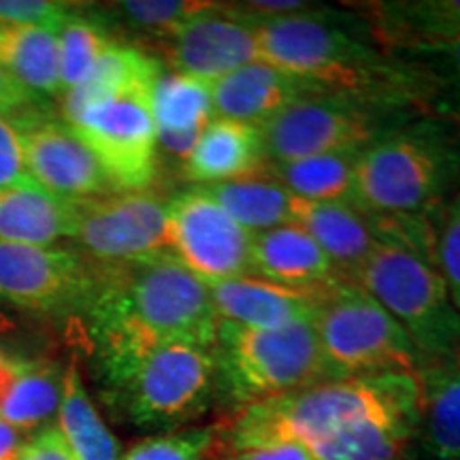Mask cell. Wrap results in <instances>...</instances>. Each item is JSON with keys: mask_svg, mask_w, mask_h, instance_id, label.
Segmentation results:
<instances>
[{"mask_svg": "<svg viewBox=\"0 0 460 460\" xmlns=\"http://www.w3.org/2000/svg\"><path fill=\"white\" fill-rule=\"evenodd\" d=\"M82 318L105 388L163 343L216 345L220 322L209 286L171 252L119 264L94 262V288Z\"/></svg>", "mask_w": 460, "mask_h": 460, "instance_id": "6da1fadb", "label": "cell"}, {"mask_svg": "<svg viewBox=\"0 0 460 460\" xmlns=\"http://www.w3.org/2000/svg\"><path fill=\"white\" fill-rule=\"evenodd\" d=\"M243 20L254 31L258 62L295 75L320 92L356 96L394 109L441 94L429 68L382 54L324 9Z\"/></svg>", "mask_w": 460, "mask_h": 460, "instance_id": "7a4b0ae2", "label": "cell"}, {"mask_svg": "<svg viewBox=\"0 0 460 460\" xmlns=\"http://www.w3.org/2000/svg\"><path fill=\"white\" fill-rule=\"evenodd\" d=\"M420 373L329 379L234 411L228 447L298 444L305 450L352 433L373 420H420Z\"/></svg>", "mask_w": 460, "mask_h": 460, "instance_id": "3957f363", "label": "cell"}, {"mask_svg": "<svg viewBox=\"0 0 460 460\" xmlns=\"http://www.w3.org/2000/svg\"><path fill=\"white\" fill-rule=\"evenodd\" d=\"M460 175V143L435 119L399 124L362 149L352 207L371 220H427Z\"/></svg>", "mask_w": 460, "mask_h": 460, "instance_id": "277c9868", "label": "cell"}, {"mask_svg": "<svg viewBox=\"0 0 460 460\" xmlns=\"http://www.w3.org/2000/svg\"><path fill=\"white\" fill-rule=\"evenodd\" d=\"M376 247L354 273L356 284L407 332L424 362L460 352V314L435 262V245L388 230H373Z\"/></svg>", "mask_w": 460, "mask_h": 460, "instance_id": "5b68a950", "label": "cell"}, {"mask_svg": "<svg viewBox=\"0 0 460 460\" xmlns=\"http://www.w3.org/2000/svg\"><path fill=\"white\" fill-rule=\"evenodd\" d=\"M216 356L220 401H228L234 411L331 379L314 318L284 329H250L220 320Z\"/></svg>", "mask_w": 460, "mask_h": 460, "instance_id": "8992f818", "label": "cell"}, {"mask_svg": "<svg viewBox=\"0 0 460 460\" xmlns=\"http://www.w3.org/2000/svg\"><path fill=\"white\" fill-rule=\"evenodd\" d=\"M107 396L132 427L158 433L186 429L220 401L216 345L199 341L158 345L107 388Z\"/></svg>", "mask_w": 460, "mask_h": 460, "instance_id": "52a82bcc", "label": "cell"}, {"mask_svg": "<svg viewBox=\"0 0 460 460\" xmlns=\"http://www.w3.org/2000/svg\"><path fill=\"white\" fill-rule=\"evenodd\" d=\"M331 379L420 373L427 367L399 322L352 281L337 286L314 315Z\"/></svg>", "mask_w": 460, "mask_h": 460, "instance_id": "ba28073f", "label": "cell"}, {"mask_svg": "<svg viewBox=\"0 0 460 460\" xmlns=\"http://www.w3.org/2000/svg\"><path fill=\"white\" fill-rule=\"evenodd\" d=\"M393 115L402 118L405 111L356 96L314 92L261 126L267 164L360 152L394 128Z\"/></svg>", "mask_w": 460, "mask_h": 460, "instance_id": "9c48e42d", "label": "cell"}, {"mask_svg": "<svg viewBox=\"0 0 460 460\" xmlns=\"http://www.w3.org/2000/svg\"><path fill=\"white\" fill-rule=\"evenodd\" d=\"M154 85L92 102L65 122L105 171L113 192L147 190L156 180L158 137L152 113Z\"/></svg>", "mask_w": 460, "mask_h": 460, "instance_id": "30bf717a", "label": "cell"}, {"mask_svg": "<svg viewBox=\"0 0 460 460\" xmlns=\"http://www.w3.org/2000/svg\"><path fill=\"white\" fill-rule=\"evenodd\" d=\"M94 262L79 250L0 241V303L32 314L82 315Z\"/></svg>", "mask_w": 460, "mask_h": 460, "instance_id": "8fae6325", "label": "cell"}, {"mask_svg": "<svg viewBox=\"0 0 460 460\" xmlns=\"http://www.w3.org/2000/svg\"><path fill=\"white\" fill-rule=\"evenodd\" d=\"M166 203L152 188L79 200L73 239L84 256L101 264L166 254L171 252Z\"/></svg>", "mask_w": 460, "mask_h": 460, "instance_id": "7c38bea8", "label": "cell"}, {"mask_svg": "<svg viewBox=\"0 0 460 460\" xmlns=\"http://www.w3.org/2000/svg\"><path fill=\"white\" fill-rule=\"evenodd\" d=\"M171 254L207 286L252 275L254 233L233 220L205 188H190L166 203Z\"/></svg>", "mask_w": 460, "mask_h": 460, "instance_id": "4fadbf2b", "label": "cell"}, {"mask_svg": "<svg viewBox=\"0 0 460 460\" xmlns=\"http://www.w3.org/2000/svg\"><path fill=\"white\" fill-rule=\"evenodd\" d=\"M20 132L28 175L34 183L66 200H88L113 192L90 147L65 119L31 109L11 119Z\"/></svg>", "mask_w": 460, "mask_h": 460, "instance_id": "5bb4252c", "label": "cell"}, {"mask_svg": "<svg viewBox=\"0 0 460 460\" xmlns=\"http://www.w3.org/2000/svg\"><path fill=\"white\" fill-rule=\"evenodd\" d=\"M164 43L172 71L209 85L258 62L254 31L224 3L188 22Z\"/></svg>", "mask_w": 460, "mask_h": 460, "instance_id": "9a60e30c", "label": "cell"}, {"mask_svg": "<svg viewBox=\"0 0 460 460\" xmlns=\"http://www.w3.org/2000/svg\"><path fill=\"white\" fill-rule=\"evenodd\" d=\"M337 286L296 288L256 275H241L209 284V295L217 318L224 322L250 329H284L312 320Z\"/></svg>", "mask_w": 460, "mask_h": 460, "instance_id": "2e32d148", "label": "cell"}, {"mask_svg": "<svg viewBox=\"0 0 460 460\" xmlns=\"http://www.w3.org/2000/svg\"><path fill=\"white\" fill-rule=\"evenodd\" d=\"M209 88L216 118L237 119V122L254 126L269 122L281 109L303 96L320 92L295 75L279 71L264 62H252L217 79Z\"/></svg>", "mask_w": 460, "mask_h": 460, "instance_id": "e0dca14e", "label": "cell"}, {"mask_svg": "<svg viewBox=\"0 0 460 460\" xmlns=\"http://www.w3.org/2000/svg\"><path fill=\"white\" fill-rule=\"evenodd\" d=\"M252 275L296 288L337 286L348 281L307 230L295 222L254 234Z\"/></svg>", "mask_w": 460, "mask_h": 460, "instance_id": "ac0fdd59", "label": "cell"}, {"mask_svg": "<svg viewBox=\"0 0 460 460\" xmlns=\"http://www.w3.org/2000/svg\"><path fill=\"white\" fill-rule=\"evenodd\" d=\"M267 166L261 126L216 118L183 164V172L199 188L258 175Z\"/></svg>", "mask_w": 460, "mask_h": 460, "instance_id": "d6986e66", "label": "cell"}, {"mask_svg": "<svg viewBox=\"0 0 460 460\" xmlns=\"http://www.w3.org/2000/svg\"><path fill=\"white\" fill-rule=\"evenodd\" d=\"M152 113L158 147L186 164L199 137L216 119L209 84L163 71L154 84Z\"/></svg>", "mask_w": 460, "mask_h": 460, "instance_id": "ffe728a7", "label": "cell"}, {"mask_svg": "<svg viewBox=\"0 0 460 460\" xmlns=\"http://www.w3.org/2000/svg\"><path fill=\"white\" fill-rule=\"evenodd\" d=\"M292 222L318 243L345 279L354 273L376 247V233L369 220L348 203H318L292 197Z\"/></svg>", "mask_w": 460, "mask_h": 460, "instance_id": "44dd1931", "label": "cell"}, {"mask_svg": "<svg viewBox=\"0 0 460 460\" xmlns=\"http://www.w3.org/2000/svg\"><path fill=\"white\" fill-rule=\"evenodd\" d=\"M77 203L56 197L39 183L0 188V241L54 245L73 239Z\"/></svg>", "mask_w": 460, "mask_h": 460, "instance_id": "7402d4cb", "label": "cell"}, {"mask_svg": "<svg viewBox=\"0 0 460 460\" xmlns=\"http://www.w3.org/2000/svg\"><path fill=\"white\" fill-rule=\"evenodd\" d=\"M369 7L377 41L407 54L435 48L460 34V0H399Z\"/></svg>", "mask_w": 460, "mask_h": 460, "instance_id": "603a6c76", "label": "cell"}, {"mask_svg": "<svg viewBox=\"0 0 460 460\" xmlns=\"http://www.w3.org/2000/svg\"><path fill=\"white\" fill-rule=\"evenodd\" d=\"M0 68L37 101L62 99L56 31L0 24Z\"/></svg>", "mask_w": 460, "mask_h": 460, "instance_id": "cb8c5ba5", "label": "cell"}, {"mask_svg": "<svg viewBox=\"0 0 460 460\" xmlns=\"http://www.w3.org/2000/svg\"><path fill=\"white\" fill-rule=\"evenodd\" d=\"M424 447L435 460H460V362L444 360L420 371Z\"/></svg>", "mask_w": 460, "mask_h": 460, "instance_id": "d4e9b609", "label": "cell"}, {"mask_svg": "<svg viewBox=\"0 0 460 460\" xmlns=\"http://www.w3.org/2000/svg\"><path fill=\"white\" fill-rule=\"evenodd\" d=\"M65 373L66 367L56 360H22L0 402V420L28 437L51 427L60 410Z\"/></svg>", "mask_w": 460, "mask_h": 460, "instance_id": "484cf974", "label": "cell"}, {"mask_svg": "<svg viewBox=\"0 0 460 460\" xmlns=\"http://www.w3.org/2000/svg\"><path fill=\"white\" fill-rule=\"evenodd\" d=\"M163 65L135 45L113 43L96 62L88 77L77 88L62 96V119L71 118L92 102L105 101L122 92L154 85Z\"/></svg>", "mask_w": 460, "mask_h": 460, "instance_id": "4316f807", "label": "cell"}, {"mask_svg": "<svg viewBox=\"0 0 460 460\" xmlns=\"http://www.w3.org/2000/svg\"><path fill=\"white\" fill-rule=\"evenodd\" d=\"M58 430L66 441L75 460H119L118 439L109 430L105 420L96 410L94 401L85 393L77 358L68 362L65 373L60 410H58Z\"/></svg>", "mask_w": 460, "mask_h": 460, "instance_id": "83f0119b", "label": "cell"}, {"mask_svg": "<svg viewBox=\"0 0 460 460\" xmlns=\"http://www.w3.org/2000/svg\"><path fill=\"white\" fill-rule=\"evenodd\" d=\"M360 154L362 149L324 154V156L303 158L295 163L267 164L264 171L296 199L352 205L356 164H358Z\"/></svg>", "mask_w": 460, "mask_h": 460, "instance_id": "f1b7e54d", "label": "cell"}, {"mask_svg": "<svg viewBox=\"0 0 460 460\" xmlns=\"http://www.w3.org/2000/svg\"><path fill=\"white\" fill-rule=\"evenodd\" d=\"M205 190L233 220L254 234L281 224H292V194L267 171Z\"/></svg>", "mask_w": 460, "mask_h": 460, "instance_id": "f546056e", "label": "cell"}, {"mask_svg": "<svg viewBox=\"0 0 460 460\" xmlns=\"http://www.w3.org/2000/svg\"><path fill=\"white\" fill-rule=\"evenodd\" d=\"M60 75L62 96L88 77L101 56L115 43L94 13H85L84 9H75L68 20L62 24L60 32Z\"/></svg>", "mask_w": 460, "mask_h": 460, "instance_id": "4dcf8cb0", "label": "cell"}, {"mask_svg": "<svg viewBox=\"0 0 460 460\" xmlns=\"http://www.w3.org/2000/svg\"><path fill=\"white\" fill-rule=\"evenodd\" d=\"M216 4L199 0H124L109 4L107 9L128 28L149 32L166 41L188 22L216 9Z\"/></svg>", "mask_w": 460, "mask_h": 460, "instance_id": "1f68e13d", "label": "cell"}, {"mask_svg": "<svg viewBox=\"0 0 460 460\" xmlns=\"http://www.w3.org/2000/svg\"><path fill=\"white\" fill-rule=\"evenodd\" d=\"M216 444L214 427L181 429L137 441L119 460H205Z\"/></svg>", "mask_w": 460, "mask_h": 460, "instance_id": "d6a6232c", "label": "cell"}, {"mask_svg": "<svg viewBox=\"0 0 460 460\" xmlns=\"http://www.w3.org/2000/svg\"><path fill=\"white\" fill-rule=\"evenodd\" d=\"M435 262L460 314V192L446 205L439 233L435 234Z\"/></svg>", "mask_w": 460, "mask_h": 460, "instance_id": "836d02e7", "label": "cell"}, {"mask_svg": "<svg viewBox=\"0 0 460 460\" xmlns=\"http://www.w3.org/2000/svg\"><path fill=\"white\" fill-rule=\"evenodd\" d=\"M77 4L56 0H0V24L48 28L60 32Z\"/></svg>", "mask_w": 460, "mask_h": 460, "instance_id": "e575fe53", "label": "cell"}, {"mask_svg": "<svg viewBox=\"0 0 460 460\" xmlns=\"http://www.w3.org/2000/svg\"><path fill=\"white\" fill-rule=\"evenodd\" d=\"M413 58H418V65L429 68L439 82L441 94L450 96L452 105L460 113V34L450 41L435 45V48L413 51Z\"/></svg>", "mask_w": 460, "mask_h": 460, "instance_id": "d590c367", "label": "cell"}, {"mask_svg": "<svg viewBox=\"0 0 460 460\" xmlns=\"http://www.w3.org/2000/svg\"><path fill=\"white\" fill-rule=\"evenodd\" d=\"M32 183L24 163L20 132L9 118L0 115V188Z\"/></svg>", "mask_w": 460, "mask_h": 460, "instance_id": "8d00e7d4", "label": "cell"}, {"mask_svg": "<svg viewBox=\"0 0 460 460\" xmlns=\"http://www.w3.org/2000/svg\"><path fill=\"white\" fill-rule=\"evenodd\" d=\"M20 460H75V456L56 424H51L28 439Z\"/></svg>", "mask_w": 460, "mask_h": 460, "instance_id": "74e56055", "label": "cell"}, {"mask_svg": "<svg viewBox=\"0 0 460 460\" xmlns=\"http://www.w3.org/2000/svg\"><path fill=\"white\" fill-rule=\"evenodd\" d=\"M226 460H315L298 444H267L252 447H226Z\"/></svg>", "mask_w": 460, "mask_h": 460, "instance_id": "f35d334b", "label": "cell"}, {"mask_svg": "<svg viewBox=\"0 0 460 460\" xmlns=\"http://www.w3.org/2000/svg\"><path fill=\"white\" fill-rule=\"evenodd\" d=\"M41 105V101H37L34 96L22 88L20 84L13 82L7 73L0 68V115L13 119L17 115L31 111Z\"/></svg>", "mask_w": 460, "mask_h": 460, "instance_id": "ab89813d", "label": "cell"}, {"mask_svg": "<svg viewBox=\"0 0 460 460\" xmlns=\"http://www.w3.org/2000/svg\"><path fill=\"white\" fill-rule=\"evenodd\" d=\"M31 437L0 420V460H20Z\"/></svg>", "mask_w": 460, "mask_h": 460, "instance_id": "60d3db41", "label": "cell"}, {"mask_svg": "<svg viewBox=\"0 0 460 460\" xmlns=\"http://www.w3.org/2000/svg\"><path fill=\"white\" fill-rule=\"evenodd\" d=\"M22 360L24 358H13V356H9L3 349V345H0V402H3L4 394H7L11 382H13L17 369H20Z\"/></svg>", "mask_w": 460, "mask_h": 460, "instance_id": "b9f144b4", "label": "cell"}, {"mask_svg": "<svg viewBox=\"0 0 460 460\" xmlns=\"http://www.w3.org/2000/svg\"><path fill=\"white\" fill-rule=\"evenodd\" d=\"M13 326H15V322L11 320L9 315L3 312V309H0V332H3V331H11V329H13Z\"/></svg>", "mask_w": 460, "mask_h": 460, "instance_id": "7bdbcfd3", "label": "cell"}, {"mask_svg": "<svg viewBox=\"0 0 460 460\" xmlns=\"http://www.w3.org/2000/svg\"><path fill=\"white\" fill-rule=\"evenodd\" d=\"M456 360H458V362H460V352H458V356H456Z\"/></svg>", "mask_w": 460, "mask_h": 460, "instance_id": "ee69618b", "label": "cell"}]
</instances>
